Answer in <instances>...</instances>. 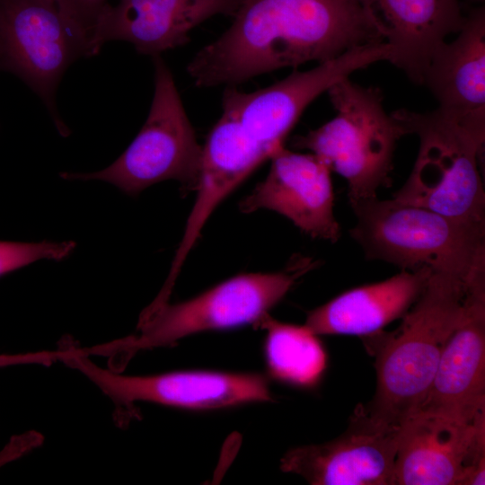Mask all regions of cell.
<instances>
[{"label":"cell","instance_id":"6da1fadb","mask_svg":"<svg viewBox=\"0 0 485 485\" xmlns=\"http://www.w3.org/2000/svg\"><path fill=\"white\" fill-rule=\"evenodd\" d=\"M234 16L188 64L197 87L235 86L384 41L368 0H242Z\"/></svg>","mask_w":485,"mask_h":485},{"label":"cell","instance_id":"7a4b0ae2","mask_svg":"<svg viewBox=\"0 0 485 485\" xmlns=\"http://www.w3.org/2000/svg\"><path fill=\"white\" fill-rule=\"evenodd\" d=\"M464 296L463 278L433 271L397 330L372 335L381 343L375 350V392L363 408L372 421L400 428L419 410L460 318Z\"/></svg>","mask_w":485,"mask_h":485},{"label":"cell","instance_id":"3957f363","mask_svg":"<svg viewBox=\"0 0 485 485\" xmlns=\"http://www.w3.org/2000/svg\"><path fill=\"white\" fill-rule=\"evenodd\" d=\"M392 114L406 135L419 140L412 171L392 198L485 229V193L478 166L485 118L456 117L437 108Z\"/></svg>","mask_w":485,"mask_h":485},{"label":"cell","instance_id":"277c9868","mask_svg":"<svg viewBox=\"0 0 485 485\" xmlns=\"http://www.w3.org/2000/svg\"><path fill=\"white\" fill-rule=\"evenodd\" d=\"M314 266L311 259L301 258L280 272L238 275L188 301L148 306L135 334L89 348L90 353L109 357L110 369L119 372L140 350L172 345L197 332L257 324Z\"/></svg>","mask_w":485,"mask_h":485},{"label":"cell","instance_id":"5b68a950","mask_svg":"<svg viewBox=\"0 0 485 485\" xmlns=\"http://www.w3.org/2000/svg\"><path fill=\"white\" fill-rule=\"evenodd\" d=\"M357 223L350 236L367 260L402 270L428 267L456 274L465 281L485 257V229L429 208L377 197L351 204Z\"/></svg>","mask_w":485,"mask_h":485},{"label":"cell","instance_id":"8992f818","mask_svg":"<svg viewBox=\"0 0 485 485\" xmlns=\"http://www.w3.org/2000/svg\"><path fill=\"white\" fill-rule=\"evenodd\" d=\"M327 93L336 115L296 137L294 146L310 150L347 181L350 205L376 198L379 189L391 186L394 152L406 132L385 111L379 88L365 87L346 77Z\"/></svg>","mask_w":485,"mask_h":485},{"label":"cell","instance_id":"52a82bcc","mask_svg":"<svg viewBox=\"0 0 485 485\" xmlns=\"http://www.w3.org/2000/svg\"><path fill=\"white\" fill-rule=\"evenodd\" d=\"M154 91L142 128L125 150L103 170L63 172L66 180H97L136 195L157 182L175 180L185 192L196 190L202 146L183 107L172 74L160 55L154 56Z\"/></svg>","mask_w":485,"mask_h":485},{"label":"cell","instance_id":"ba28073f","mask_svg":"<svg viewBox=\"0 0 485 485\" xmlns=\"http://www.w3.org/2000/svg\"><path fill=\"white\" fill-rule=\"evenodd\" d=\"M91 57L89 41L54 0H0V71L12 73L43 101L61 132L56 93L66 70Z\"/></svg>","mask_w":485,"mask_h":485},{"label":"cell","instance_id":"9c48e42d","mask_svg":"<svg viewBox=\"0 0 485 485\" xmlns=\"http://www.w3.org/2000/svg\"><path fill=\"white\" fill-rule=\"evenodd\" d=\"M385 41L350 48L310 70H294L276 84L251 93L226 86L222 110L233 116L243 131L272 154L284 146L287 135L306 107L340 79L379 61H389ZM272 155V154H271Z\"/></svg>","mask_w":485,"mask_h":485},{"label":"cell","instance_id":"30bf717a","mask_svg":"<svg viewBox=\"0 0 485 485\" xmlns=\"http://www.w3.org/2000/svg\"><path fill=\"white\" fill-rule=\"evenodd\" d=\"M485 415L418 411L400 427L394 485H484Z\"/></svg>","mask_w":485,"mask_h":485},{"label":"cell","instance_id":"8fae6325","mask_svg":"<svg viewBox=\"0 0 485 485\" xmlns=\"http://www.w3.org/2000/svg\"><path fill=\"white\" fill-rule=\"evenodd\" d=\"M64 362L83 373L118 407L147 401L210 410L272 400L267 379L259 374L200 370L123 375L97 366L85 353Z\"/></svg>","mask_w":485,"mask_h":485},{"label":"cell","instance_id":"7c38bea8","mask_svg":"<svg viewBox=\"0 0 485 485\" xmlns=\"http://www.w3.org/2000/svg\"><path fill=\"white\" fill-rule=\"evenodd\" d=\"M418 411L463 421L485 415V264L475 267L465 282L460 318Z\"/></svg>","mask_w":485,"mask_h":485},{"label":"cell","instance_id":"4fadbf2b","mask_svg":"<svg viewBox=\"0 0 485 485\" xmlns=\"http://www.w3.org/2000/svg\"><path fill=\"white\" fill-rule=\"evenodd\" d=\"M399 432L375 423L360 407L342 435L290 449L280 469L313 485H394Z\"/></svg>","mask_w":485,"mask_h":485},{"label":"cell","instance_id":"5bb4252c","mask_svg":"<svg viewBox=\"0 0 485 485\" xmlns=\"http://www.w3.org/2000/svg\"><path fill=\"white\" fill-rule=\"evenodd\" d=\"M269 171L239 203L243 213L269 209L313 238L336 242L341 234L333 212L331 171L313 154L284 146L270 156Z\"/></svg>","mask_w":485,"mask_h":485},{"label":"cell","instance_id":"9a60e30c","mask_svg":"<svg viewBox=\"0 0 485 485\" xmlns=\"http://www.w3.org/2000/svg\"><path fill=\"white\" fill-rule=\"evenodd\" d=\"M271 152L253 141L239 122L223 112L202 146L201 172L197 197L172 262L170 274L154 301H168L175 280L216 207L263 162Z\"/></svg>","mask_w":485,"mask_h":485},{"label":"cell","instance_id":"2e32d148","mask_svg":"<svg viewBox=\"0 0 485 485\" xmlns=\"http://www.w3.org/2000/svg\"><path fill=\"white\" fill-rule=\"evenodd\" d=\"M242 0H119L108 4L93 32L91 56L108 41L131 43L152 57L185 45L190 32L217 14L234 15Z\"/></svg>","mask_w":485,"mask_h":485},{"label":"cell","instance_id":"e0dca14e","mask_svg":"<svg viewBox=\"0 0 485 485\" xmlns=\"http://www.w3.org/2000/svg\"><path fill=\"white\" fill-rule=\"evenodd\" d=\"M384 41L388 62L416 84H422L434 54L466 16L460 0H368Z\"/></svg>","mask_w":485,"mask_h":485},{"label":"cell","instance_id":"ac0fdd59","mask_svg":"<svg viewBox=\"0 0 485 485\" xmlns=\"http://www.w3.org/2000/svg\"><path fill=\"white\" fill-rule=\"evenodd\" d=\"M433 270L423 267L345 291L310 311L304 325L317 335L370 337L402 318L418 300Z\"/></svg>","mask_w":485,"mask_h":485},{"label":"cell","instance_id":"d6986e66","mask_svg":"<svg viewBox=\"0 0 485 485\" xmlns=\"http://www.w3.org/2000/svg\"><path fill=\"white\" fill-rule=\"evenodd\" d=\"M440 110L456 117H485V11L466 15L457 37L432 57L423 78Z\"/></svg>","mask_w":485,"mask_h":485},{"label":"cell","instance_id":"ffe728a7","mask_svg":"<svg viewBox=\"0 0 485 485\" xmlns=\"http://www.w3.org/2000/svg\"><path fill=\"white\" fill-rule=\"evenodd\" d=\"M257 324L267 331L264 356L274 379L304 388L320 381L327 355L317 334L305 325L281 322L269 313Z\"/></svg>","mask_w":485,"mask_h":485},{"label":"cell","instance_id":"44dd1931","mask_svg":"<svg viewBox=\"0 0 485 485\" xmlns=\"http://www.w3.org/2000/svg\"><path fill=\"white\" fill-rule=\"evenodd\" d=\"M75 242H17L0 241V277L40 260H61L69 256Z\"/></svg>","mask_w":485,"mask_h":485},{"label":"cell","instance_id":"7402d4cb","mask_svg":"<svg viewBox=\"0 0 485 485\" xmlns=\"http://www.w3.org/2000/svg\"><path fill=\"white\" fill-rule=\"evenodd\" d=\"M60 10L77 26L89 41L107 0H54ZM91 54V50H90Z\"/></svg>","mask_w":485,"mask_h":485},{"label":"cell","instance_id":"603a6c76","mask_svg":"<svg viewBox=\"0 0 485 485\" xmlns=\"http://www.w3.org/2000/svg\"><path fill=\"white\" fill-rule=\"evenodd\" d=\"M77 354V348L66 346L57 350L28 352L19 354H0V368L17 365H50L57 360L65 361Z\"/></svg>","mask_w":485,"mask_h":485},{"label":"cell","instance_id":"cb8c5ba5","mask_svg":"<svg viewBox=\"0 0 485 485\" xmlns=\"http://www.w3.org/2000/svg\"><path fill=\"white\" fill-rule=\"evenodd\" d=\"M472 1H475V2H482L483 0H472Z\"/></svg>","mask_w":485,"mask_h":485}]
</instances>
